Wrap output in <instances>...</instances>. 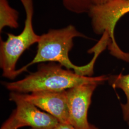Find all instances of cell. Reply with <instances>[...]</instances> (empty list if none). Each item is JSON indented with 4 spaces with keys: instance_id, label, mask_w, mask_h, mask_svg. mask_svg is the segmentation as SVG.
Here are the masks:
<instances>
[{
    "instance_id": "7c38bea8",
    "label": "cell",
    "mask_w": 129,
    "mask_h": 129,
    "mask_svg": "<svg viewBox=\"0 0 129 129\" xmlns=\"http://www.w3.org/2000/svg\"><path fill=\"white\" fill-rule=\"evenodd\" d=\"M55 129H75L70 124L59 123L55 127Z\"/></svg>"
},
{
    "instance_id": "6da1fadb",
    "label": "cell",
    "mask_w": 129,
    "mask_h": 129,
    "mask_svg": "<svg viewBox=\"0 0 129 129\" xmlns=\"http://www.w3.org/2000/svg\"><path fill=\"white\" fill-rule=\"evenodd\" d=\"M55 62L39 65L37 71L15 82L5 83L12 92L27 94L39 91H63L85 84H101L109 77L102 76L89 77L76 74Z\"/></svg>"
},
{
    "instance_id": "277c9868",
    "label": "cell",
    "mask_w": 129,
    "mask_h": 129,
    "mask_svg": "<svg viewBox=\"0 0 129 129\" xmlns=\"http://www.w3.org/2000/svg\"><path fill=\"white\" fill-rule=\"evenodd\" d=\"M129 13V1L111 0L103 4L93 5L88 12L93 30L97 35L107 33L110 42L108 48L112 55L129 63V53L122 51L114 37L116 25L120 18Z\"/></svg>"
},
{
    "instance_id": "2e32d148",
    "label": "cell",
    "mask_w": 129,
    "mask_h": 129,
    "mask_svg": "<svg viewBox=\"0 0 129 129\" xmlns=\"http://www.w3.org/2000/svg\"><path fill=\"white\" fill-rule=\"evenodd\" d=\"M128 1H129V0H128Z\"/></svg>"
},
{
    "instance_id": "9a60e30c",
    "label": "cell",
    "mask_w": 129,
    "mask_h": 129,
    "mask_svg": "<svg viewBox=\"0 0 129 129\" xmlns=\"http://www.w3.org/2000/svg\"><path fill=\"white\" fill-rule=\"evenodd\" d=\"M128 124H129V121H128Z\"/></svg>"
},
{
    "instance_id": "4fadbf2b",
    "label": "cell",
    "mask_w": 129,
    "mask_h": 129,
    "mask_svg": "<svg viewBox=\"0 0 129 129\" xmlns=\"http://www.w3.org/2000/svg\"><path fill=\"white\" fill-rule=\"evenodd\" d=\"M93 5H99L103 4L111 0H91Z\"/></svg>"
},
{
    "instance_id": "5bb4252c",
    "label": "cell",
    "mask_w": 129,
    "mask_h": 129,
    "mask_svg": "<svg viewBox=\"0 0 129 129\" xmlns=\"http://www.w3.org/2000/svg\"><path fill=\"white\" fill-rule=\"evenodd\" d=\"M89 129H97L96 127H95L94 126H92L91 125H90V126H89Z\"/></svg>"
},
{
    "instance_id": "3957f363",
    "label": "cell",
    "mask_w": 129,
    "mask_h": 129,
    "mask_svg": "<svg viewBox=\"0 0 129 129\" xmlns=\"http://www.w3.org/2000/svg\"><path fill=\"white\" fill-rule=\"evenodd\" d=\"M20 1L25 13L23 30L17 35L8 33L6 40L1 39L0 43V66L3 76L12 79L17 76L15 66L21 55L33 45L38 43L40 39V36L35 33L33 27V0Z\"/></svg>"
},
{
    "instance_id": "7a4b0ae2",
    "label": "cell",
    "mask_w": 129,
    "mask_h": 129,
    "mask_svg": "<svg viewBox=\"0 0 129 129\" xmlns=\"http://www.w3.org/2000/svg\"><path fill=\"white\" fill-rule=\"evenodd\" d=\"M87 37L78 31L75 26L70 24L60 29H50L40 36L38 42L37 54L32 61L22 69L16 70V75L26 70L32 64L43 62H58L67 69H73L76 74L90 76L93 73L94 64L99 54L95 53L91 62L86 66L78 67L69 59V53L74 46L75 37Z\"/></svg>"
},
{
    "instance_id": "8fae6325",
    "label": "cell",
    "mask_w": 129,
    "mask_h": 129,
    "mask_svg": "<svg viewBox=\"0 0 129 129\" xmlns=\"http://www.w3.org/2000/svg\"><path fill=\"white\" fill-rule=\"evenodd\" d=\"M18 126L16 124L14 118L12 116L7 120L2 125L1 129H17Z\"/></svg>"
},
{
    "instance_id": "9c48e42d",
    "label": "cell",
    "mask_w": 129,
    "mask_h": 129,
    "mask_svg": "<svg viewBox=\"0 0 129 129\" xmlns=\"http://www.w3.org/2000/svg\"><path fill=\"white\" fill-rule=\"evenodd\" d=\"M111 86L114 88L121 89L124 93L127 101L125 104H121L123 118L125 121H129V74L122 73L112 76L108 80Z\"/></svg>"
},
{
    "instance_id": "52a82bcc",
    "label": "cell",
    "mask_w": 129,
    "mask_h": 129,
    "mask_svg": "<svg viewBox=\"0 0 129 129\" xmlns=\"http://www.w3.org/2000/svg\"><path fill=\"white\" fill-rule=\"evenodd\" d=\"M20 94L24 100L53 116L60 123L69 124L66 90L39 91L31 94Z\"/></svg>"
},
{
    "instance_id": "5b68a950",
    "label": "cell",
    "mask_w": 129,
    "mask_h": 129,
    "mask_svg": "<svg viewBox=\"0 0 129 129\" xmlns=\"http://www.w3.org/2000/svg\"><path fill=\"white\" fill-rule=\"evenodd\" d=\"M10 100L16 104V109L12 114L19 128L29 126L30 129H55L59 123L53 116L41 111L37 106L24 100L19 93L11 92Z\"/></svg>"
},
{
    "instance_id": "ba28073f",
    "label": "cell",
    "mask_w": 129,
    "mask_h": 129,
    "mask_svg": "<svg viewBox=\"0 0 129 129\" xmlns=\"http://www.w3.org/2000/svg\"><path fill=\"white\" fill-rule=\"evenodd\" d=\"M18 11L12 7L8 0H0V32L8 27L16 29L19 27Z\"/></svg>"
},
{
    "instance_id": "8992f818",
    "label": "cell",
    "mask_w": 129,
    "mask_h": 129,
    "mask_svg": "<svg viewBox=\"0 0 129 129\" xmlns=\"http://www.w3.org/2000/svg\"><path fill=\"white\" fill-rule=\"evenodd\" d=\"M98 84H85L66 90L69 124L75 129H89L88 111Z\"/></svg>"
},
{
    "instance_id": "30bf717a",
    "label": "cell",
    "mask_w": 129,
    "mask_h": 129,
    "mask_svg": "<svg viewBox=\"0 0 129 129\" xmlns=\"http://www.w3.org/2000/svg\"><path fill=\"white\" fill-rule=\"evenodd\" d=\"M65 8L77 14L88 13L93 5L91 0H62Z\"/></svg>"
}]
</instances>
